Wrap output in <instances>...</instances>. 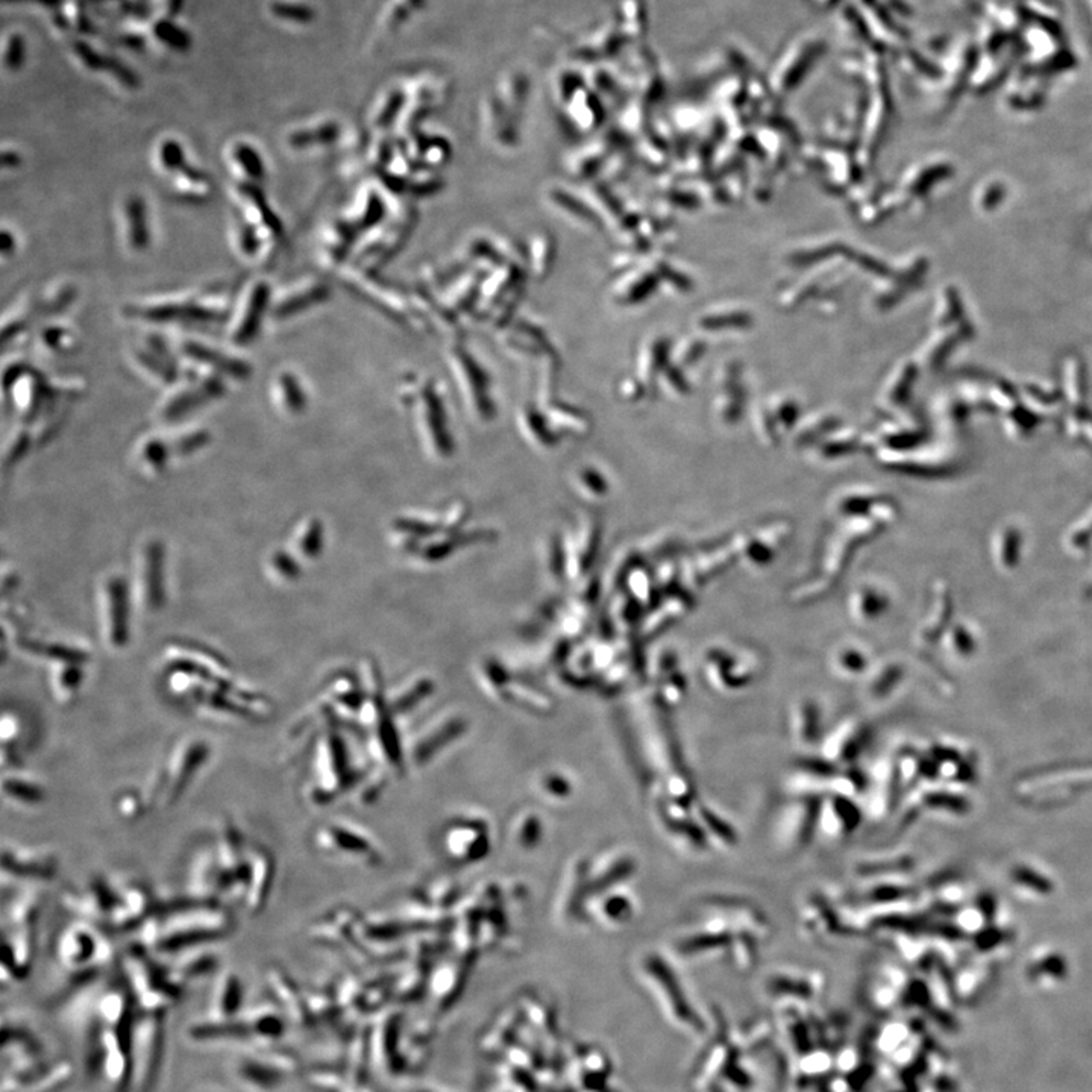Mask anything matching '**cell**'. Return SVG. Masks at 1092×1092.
Here are the masks:
<instances>
[{
    "label": "cell",
    "mask_w": 1092,
    "mask_h": 1092,
    "mask_svg": "<svg viewBox=\"0 0 1092 1092\" xmlns=\"http://www.w3.org/2000/svg\"><path fill=\"white\" fill-rule=\"evenodd\" d=\"M234 929V920L222 904H187L169 912L152 913L139 929V946L154 954H169L190 947L216 944Z\"/></svg>",
    "instance_id": "6da1fadb"
},
{
    "label": "cell",
    "mask_w": 1092,
    "mask_h": 1092,
    "mask_svg": "<svg viewBox=\"0 0 1092 1092\" xmlns=\"http://www.w3.org/2000/svg\"><path fill=\"white\" fill-rule=\"evenodd\" d=\"M55 956L59 967L82 986L101 979V973L116 959V950L99 925L78 920L59 934Z\"/></svg>",
    "instance_id": "7a4b0ae2"
},
{
    "label": "cell",
    "mask_w": 1092,
    "mask_h": 1092,
    "mask_svg": "<svg viewBox=\"0 0 1092 1092\" xmlns=\"http://www.w3.org/2000/svg\"><path fill=\"white\" fill-rule=\"evenodd\" d=\"M123 973L137 1008L144 1012L168 1013L184 994L168 967L139 944L123 958Z\"/></svg>",
    "instance_id": "3957f363"
},
{
    "label": "cell",
    "mask_w": 1092,
    "mask_h": 1092,
    "mask_svg": "<svg viewBox=\"0 0 1092 1092\" xmlns=\"http://www.w3.org/2000/svg\"><path fill=\"white\" fill-rule=\"evenodd\" d=\"M646 959L648 960L645 962V967L642 965V971H645L649 989L658 998V1005L666 1020L683 1034L694 1038H704V1035H708V1022L689 998V994L683 988L674 971L658 956Z\"/></svg>",
    "instance_id": "277c9868"
},
{
    "label": "cell",
    "mask_w": 1092,
    "mask_h": 1092,
    "mask_svg": "<svg viewBox=\"0 0 1092 1092\" xmlns=\"http://www.w3.org/2000/svg\"><path fill=\"white\" fill-rule=\"evenodd\" d=\"M296 1061L280 1046L251 1047L231 1063V1077L243 1092H280Z\"/></svg>",
    "instance_id": "5b68a950"
},
{
    "label": "cell",
    "mask_w": 1092,
    "mask_h": 1092,
    "mask_svg": "<svg viewBox=\"0 0 1092 1092\" xmlns=\"http://www.w3.org/2000/svg\"><path fill=\"white\" fill-rule=\"evenodd\" d=\"M166 1013L140 1010L132 1027V1091L152 1092L163 1067Z\"/></svg>",
    "instance_id": "8992f818"
},
{
    "label": "cell",
    "mask_w": 1092,
    "mask_h": 1092,
    "mask_svg": "<svg viewBox=\"0 0 1092 1092\" xmlns=\"http://www.w3.org/2000/svg\"><path fill=\"white\" fill-rule=\"evenodd\" d=\"M209 756L211 746L206 737L190 734L176 742L161 763L163 796L158 809L168 810L180 801L199 771L208 762Z\"/></svg>",
    "instance_id": "52a82bcc"
},
{
    "label": "cell",
    "mask_w": 1092,
    "mask_h": 1092,
    "mask_svg": "<svg viewBox=\"0 0 1092 1092\" xmlns=\"http://www.w3.org/2000/svg\"><path fill=\"white\" fill-rule=\"evenodd\" d=\"M213 847L222 872V901L243 906L247 885V844L232 821L219 822Z\"/></svg>",
    "instance_id": "ba28073f"
},
{
    "label": "cell",
    "mask_w": 1092,
    "mask_h": 1092,
    "mask_svg": "<svg viewBox=\"0 0 1092 1092\" xmlns=\"http://www.w3.org/2000/svg\"><path fill=\"white\" fill-rule=\"evenodd\" d=\"M58 856L49 847L5 844L2 879L49 882L58 872Z\"/></svg>",
    "instance_id": "9c48e42d"
},
{
    "label": "cell",
    "mask_w": 1092,
    "mask_h": 1092,
    "mask_svg": "<svg viewBox=\"0 0 1092 1092\" xmlns=\"http://www.w3.org/2000/svg\"><path fill=\"white\" fill-rule=\"evenodd\" d=\"M118 898L116 885L102 875H94L84 886L68 889L61 896V904L78 920L92 924L108 925L109 915Z\"/></svg>",
    "instance_id": "30bf717a"
},
{
    "label": "cell",
    "mask_w": 1092,
    "mask_h": 1092,
    "mask_svg": "<svg viewBox=\"0 0 1092 1092\" xmlns=\"http://www.w3.org/2000/svg\"><path fill=\"white\" fill-rule=\"evenodd\" d=\"M101 616L105 642L111 649L125 648L130 637V592L125 578L109 575L102 584Z\"/></svg>",
    "instance_id": "8fae6325"
},
{
    "label": "cell",
    "mask_w": 1092,
    "mask_h": 1092,
    "mask_svg": "<svg viewBox=\"0 0 1092 1092\" xmlns=\"http://www.w3.org/2000/svg\"><path fill=\"white\" fill-rule=\"evenodd\" d=\"M196 904H222V872L219 868L213 844L197 849L187 870L185 896Z\"/></svg>",
    "instance_id": "7c38bea8"
},
{
    "label": "cell",
    "mask_w": 1092,
    "mask_h": 1092,
    "mask_svg": "<svg viewBox=\"0 0 1092 1092\" xmlns=\"http://www.w3.org/2000/svg\"><path fill=\"white\" fill-rule=\"evenodd\" d=\"M164 553L158 540H147L139 553L135 596L143 610L154 613L164 604Z\"/></svg>",
    "instance_id": "4fadbf2b"
},
{
    "label": "cell",
    "mask_w": 1092,
    "mask_h": 1092,
    "mask_svg": "<svg viewBox=\"0 0 1092 1092\" xmlns=\"http://www.w3.org/2000/svg\"><path fill=\"white\" fill-rule=\"evenodd\" d=\"M275 879V859L261 844H247V885L243 909L251 917L263 912Z\"/></svg>",
    "instance_id": "5bb4252c"
},
{
    "label": "cell",
    "mask_w": 1092,
    "mask_h": 1092,
    "mask_svg": "<svg viewBox=\"0 0 1092 1092\" xmlns=\"http://www.w3.org/2000/svg\"><path fill=\"white\" fill-rule=\"evenodd\" d=\"M34 956L35 927H4L2 985L6 986L25 980L32 970Z\"/></svg>",
    "instance_id": "9a60e30c"
},
{
    "label": "cell",
    "mask_w": 1092,
    "mask_h": 1092,
    "mask_svg": "<svg viewBox=\"0 0 1092 1092\" xmlns=\"http://www.w3.org/2000/svg\"><path fill=\"white\" fill-rule=\"evenodd\" d=\"M116 885L118 898L109 915L108 925L111 929L125 930L139 929L140 925L151 917L156 910V900L151 891L139 882H123Z\"/></svg>",
    "instance_id": "2e32d148"
},
{
    "label": "cell",
    "mask_w": 1092,
    "mask_h": 1092,
    "mask_svg": "<svg viewBox=\"0 0 1092 1092\" xmlns=\"http://www.w3.org/2000/svg\"><path fill=\"white\" fill-rule=\"evenodd\" d=\"M156 956L168 967L173 979L184 988L193 980L204 979L220 971V954L218 948H214V944L190 947L175 953Z\"/></svg>",
    "instance_id": "e0dca14e"
},
{
    "label": "cell",
    "mask_w": 1092,
    "mask_h": 1092,
    "mask_svg": "<svg viewBox=\"0 0 1092 1092\" xmlns=\"http://www.w3.org/2000/svg\"><path fill=\"white\" fill-rule=\"evenodd\" d=\"M243 1024L249 1035V1046H280L287 1030V1017L275 1003H261L243 1010Z\"/></svg>",
    "instance_id": "ac0fdd59"
},
{
    "label": "cell",
    "mask_w": 1092,
    "mask_h": 1092,
    "mask_svg": "<svg viewBox=\"0 0 1092 1092\" xmlns=\"http://www.w3.org/2000/svg\"><path fill=\"white\" fill-rule=\"evenodd\" d=\"M243 998L245 991L239 974L232 970H220L214 979L204 1018L213 1022L237 1020L243 1013Z\"/></svg>",
    "instance_id": "d6986e66"
},
{
    "label": "cell",
    "mask_w": 1092,
    "mask_h": 1092,
    "mask_svg": "<svg viewBox=\"0 0 1092 1092\" xmlns=\"http://www.w3.org/2000/svg\"><path fill=\"white\" fill-rule=\"evenodd\" d=\"M2 797L14 808L37 809L46 803L47 791L37 775L16 768L2 774Z\"/></svg>",
    "instance_id": "ffe728a7"
},
{
    "label": "cell",
    "mask_w": 1092,
    "mask_h": 1092,
    "mask_svg": "<svg viewBox=\"0 0 1092 1092\" xmlns=\"http://www.w3.org/2000/svg\"><path fill=\"white\" fill-rule=\"evenodd\" d=\"M223 394V384L220 380H207L199 385H193L187 387L185 390H181L180 394L169 399L168 404L163 407L161 415L164 420L168 422H175L180 419L190 415L192 411L197 410L199 407L204 406L211 399L220 398Z\"/></svg>",
    "instance_id": "44dd1931"
},
{
    "label": "cell",
    "mask_w": 1092,
    "mask_h": 1092,
    "mask_svg": "<svg viewBox=\"0 0 1092 1092\" xmlns=\"http://www.w3.org/2000/svg\"><path fill=\"white\" fill-rule=\"evenodd\" d=\"M82 660L52 661L49 672V687L52 697L59 706H69L75 701L84 682Z\"/></svg>",
    "instance_id": "7402d4cb"
},
{
    "label": "cell",
    "mask_w": 1092,
    "mask_h": 1092,
    "mask_svg": "<svg viewBox=\"0 0 1092 1092\" xmlns=\"http://www.w3.org/2000/svg\"><path fill=\"white\" fill-rule=\"evenodd\" d=\"M269 299H270V287L266 282L257 284L254 290H252L246 310L243 314L242 322H240L239 328L235 331V344L240 345V346H246V345L254 342V339L260 333L264 313L268 310Z\"/></svg>",
    "instance_id": "603a6c76"
},
{
    "label": "cell",
    "mask_w": 1092,
    "mask_h": 1092,
    "mask_svg": "<svg viewBox=\"0 0 1092 1092\" xmlns=\"http://www.w3.org/2000/svg\"><path fill=\"white\" fill-rule=\"evenodd\" d=\"M184 354L192 360L207 364L209 368L216 369L219 373L230 375L235 380H246L251 375L249 364L239 360V358H234V357L226 356L223 352L206 346V345L196 344V342L185 344Z\"/></svg>",
    "instance_id": "cb8c5ba5"
},
{
    "label": "cell",
    "mask_w": 1092,
    "mask_h": 1092,
    "mask_svg": "<svg viewBox=\"0 0 1092 1092\" xmlns=\"http://www.w3.org/2000/svg\"><path fill=\"white\" fill-rule=\"evenodd\" d=\"M266 979L269 982V989L275 998V1005L285 1013V1017L292 1018L294 1022H301V1018L304 1017L302 1001L287 973L282 968L270 967L266 973Z\"/></svg>",
    "instance_id": "d4e9b609"
},
{
    "label": "cell",
    "mask_w": 1092,
    "mask_h": 1092,
    "mask_svg": "<svg viewBox=\"0 0 1092 1092\" xmlns=\"http://www.w3.org/2000/svg\"><path fill=\"white\" fill-rule=\"evenodd\" d=\"M42 897L37 889L26 887L16 892L5 906L4 927H35Z\"/></svg>",
    "instance_id": "484cf974"
},
{
    "label": "cell",
    "mask_w": 1092,
    "mask_h": 1092,
    "mask_svg": "<svg viewBox=\"0 0 1092 1092\" xmlns=\"http://www.w3.org/2000/svg\"><path fill=\"white\" fill-rule=\"evenodd\" d=\"M137 318L152 322H214L218 314L197 306H163L135 310Z\"/></svg>",
    "instance_id": "4316f807"
},
{
    "label": "cell",
    "mask_w": 1092,
    "mask_h": 1092,
    "mask_svg": "<svg viewBox=\"0 0 1092 1092\" xmlns=\"http://www.w3.org/2000/svg\"><path fill=\"white\" fill-rule=\"evenodd\" d=\"M170 456H172L170 446L164 440L158 439V437H147L140 442L139 448L135 452V460L144 475H158L168 465Z\"/></svg>",
    "instance_id": "83f0119b"
},
{
    "label": "cell",
    "mask_w": 1092,
    "mask_h": 1092,
    "mask_svg": "<svg viewBox=\"0 0 1092 1092\" xmlns=\"http://www.w3.org/2000/svg\"><path fill=\"white\" fill-rule=\"evenodd\" d=\"M126 220L130 230V242L134 249L143 251L151 242V230L147 220V208L142 197L132 196L126 202Z\"/></svg>",
    "instance_id": "f1b7e54d"
},
{
    "label": "cell",
    "mask_w": 1092,
    "mask_h": 1092,
    "mask_svg": "<svg viewBox=\"0 0 1092 1092\" xmlns=\"http://www.w3.org/2000/svg\"><path fill=\"white\" fill-rule=\"evenodd\" d=\"M75 1068L70 1061L54 1063L32 1080L21 1092H63L71 1084Z\"/></svg>",
    "instance_id": "f546056e"
},
{
    "label": "cell",
    "mask_w": 1092,
    "mask_h": 1092,
    "mask_svg": "<svg viewBox=\"0 0 1092 1092\" xmlns=\"http://www.w3.org/2000/svg\"><path fill=\"white\" fill-rule=\"evenodd\" d=\"M546 199H548L549 206L553 207L557 213H560L568 220L584 223V225L592 222L589 211L586 208H583L584 206H583L582 202L578 201L577 197L572 196L566 190L559 189V187L551 189L548 195H546Z\"/></svg>",
    "instance_id": "4dcf8cb0"
},
{
    "label": "cell",
    "mask_w": 1092,
    "mask_h": 1092,
    "mask_svg": "<svg viewBox=\"0 0 1092 1092\" xmlns=\"http://www.w3.org/2000/svg\"><path fill=\"white\" fill-rule=\"evenodd\" d=\"M161 163L164 168L169 169V172H184L190 180L206 184L202 182L207 180L206 173L197 172L196 169L190 168L185 159L184 149L173 140L164 143L161 147Z\"/></svg>",
    "instance_id": "1f68e13d"
},
{
    "label": "cell",
    "mask_w": 1092,
    "mask_h": 1092,
    "mask_svg": "<svg viewBox=\"0 0 1092 1092\" xmlns=\"http://www.w3.org/2000/svg\"><path fill=\"white\" fill-rule=\"evenodd\" d=\"M328 295H330V290L325 285H313L310 289L304 290L302 294L294 295L289 299H285L277 310L278 318L280 316L281 318H287L290 314L307 310V308L316 306L318 302L325 301Z\"/></svg>",
    "instance_id": "d6a6232c"
},
{
    "label": "cell",
    "mask_w": 1092,
    "mask_h": 1092,
    "mask_svg": "<svg viewBox=\"0 0 1092 1092\" xmlns=\"http://www.w3.org/2000/svg\"><path fill=\"white\" fill-rule=\"evenodd\" d=\"M556 245L548 234H539L532 243L533 272L537 278H545L553 268Z\"/></svg>",
    "instance_id": "836d02e7"
},
{
    "label": "cell",
    "mask_w": 1092,
    "mask_h": 1092,
    "mask_svg": "<svg viewBox=\"0 0 1092 1092\" xmlns=\"http://www.w3.org/2000/svg\"><path fill=\"white\" fill-rule=\"evenodd\" d=\"M278 390H281V402L289 413H299L306 407V395L295 375L282 373L278 378Z\"/></svg>",
    "instance_id": "e575fe53"
},
{
    "label": "cell",
    "mask_w": 1092,
    "mask_h": 1092,
    "mask_svg": "<svg viewBox=\"0 0 1092 1092\" xmlns=\"http://www.w3.org/2000/svg\"><path fill=\"white\" fill-rule=\"evenodd\" d=\"M114 808L121 820L128 821V822L140 820L144 813L149 812L140 789L139 791H123L119 794Z\"/></svg>",
    "instance_id": "d590c367"
},
{
    "label": "cell",
    "mask_w": 1092,
    "mask_h": 1092,
    "mask_svg": "<svg viewBox=\"0 0 1092 1092\" xmlns=\"http://www.w3.org/2000/svg\"><path fill=\"white\" fill-rule=\"evenodd\" d=\"M316 522L318 521H310L297 530L294 545L295 551L299 556H318L319 549H320V530Z\"/></svg>",
    "instance_id": "8d00e7d4"
},
{
    "label": "cell",
    "mask_w": 1092,
    "mask_h": 1092,
    "mask_svg": "<svg viewBox=\"0 0 1092 1092\" xmlns=\"http://www.w3.org/2000/svg\"><path fill=\"white\" fill-rule=\"evenodd\" d=\"M234 156L235 161L240 164V168L245 170V173H246V175L249 176V178H251L254 182H258V181L264 180L266 169H264V163L263 159H261L260 154H258L256 149H252L249 144H240V146L235 149Z\"/></svg>",
    "instance_id": "74e56055"
},
{
    "label": "cell",
    "mask_w": 1092,
    "mask_h": 1092,
    "mask_svg": "<svg viewBox=\"0 0 1092 1092\" xmlns=\"http://www.w3.org/2000/svg\"><path fill=\"white\" fill-rule=\"evenodd\" d=\"M269 571L272 573V577L277 578L278 582H290L295 580L299 573L296 561L294 556H289L285 551H273L269 556Z\"/></svg>",
    "instance_id": "f35d334b"
},
{
    "label": "cell",
    "mask_w": 1092,
    "mask_h": 1092,
    "mask_svg": "<svg viewBox=\"0 0 1092 1092\" xmlns=\"http://www.w3.org/2000/svg\"><path fill=\"white\" fill-rule=\"evenodd\" d=\"M21 732H23V724L19 718L18 713L14 711H5L2 715V722H0V739H2V747L6 748L18 749V744L20 742Z\"/></svg>",
    "instance_id": "ab89813d"
},
{
    "label": "cell",
    "mask_w": 1092,
    "mask_h": 1092,
    "mask_svg": "<svg viewBox=\"0 0 1092 1092\" xmlns=\"http://www.w3.org/2000/svg\"><path fill=\"white\" fill-rule=\"evenodd\" d=\"M208 433H187V434L180 435V439L175 440L173 446H170V451H172V456H190V454H195L197 449H201L204 445L208 444Z\"/></svg>",
    "instance_id": "60d3db41"
},
{
    "label": "cell",
    "mask_w": 1092,
    "mask_h": 1092,
    "mask_svg": "<svg viewBox=\"0 0 1092 1092\" xmlns=\"http://www.w3.org/2000/svg\"><path fill=\"white\" fill-rule=\"evenodd\" d=\"M9 163L13 164V166H14V164H18L19 163V157L14 156V154H5L4 166H8Z\"/></svg>",
    "instance_id": "b9f144b4"
},
{
    "label": "cell",
    "mask_w": 1092,
    "mask_h": 1092,
    "mask_svg": "<svg viewBox=\"0 0 1092 1092\" xmlns=\"http://www.w3.org/2000/svg\"><path fill=\"white\" fill-rule=\"evenodd\" d=\"M202 1092H226V1091H223V1089H220V1088H208V1089H206V1091H202Z\"/></svg>",
    "instance_id": "7bdbcfd3"
},
{
    "label": "cell",
    "mask_w": 1092,
    "mask_h": 1092,
    "mask_svg": "<svg viewBox=\"0 0 1092 1092\" xmlns=\"http://www.w3.org/2000/svg\"><path fill=\"white\" fill-rule=\"evenodd\" d=\"M2 1092H20V1091H16V1089L2 1088Z\"/></svg>",
    "instance_id": "ee69618b"
},
{
    "label": "cell",
    "mask_w": 1092,
    "mask_h": 1092,
    "mask_svg": "<svg viewBox=\"0 0 1092 1092\" xmlns=\"http://www.w3.org/2000/svg\"><path fill=\"white\" fill-rule=\"evenodd\" d=\"M87 1092H93V1091H87Z\"/></svg>",
    "instance_id": "f6af8a7d"
}]
</instances>
